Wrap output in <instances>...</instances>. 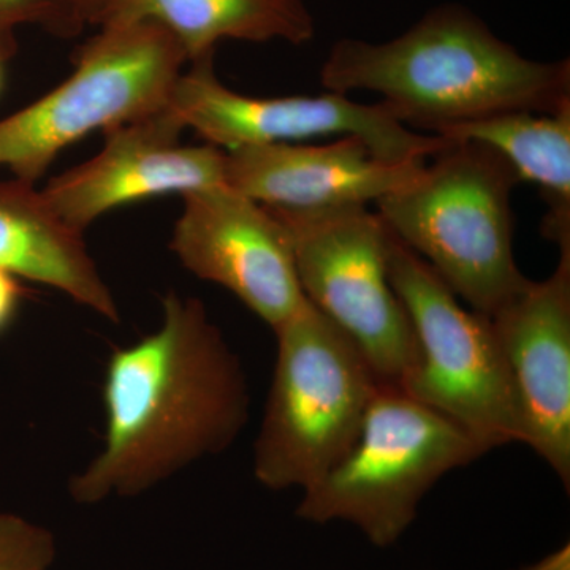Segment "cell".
Segmentation results:
<instances>
[{
    "mask_svg": "<svg viewBox=\"0 0 570 570\" xmlns=\"http://www.w3.org/2000/svg\"><path fill=\"white\" fill-rule=\"evenodd\" d=\"M167 107L186 129L230 151L243 146L358 137L390 163H426L449 140L409 129L381 102L360 104L344 94L250 97L232 91L214 71V55L179 75Z\"/></svg>",
    "mask_w": 570,
    "mask_h": 570,
    "instance_id": "9c48e42d",
    "label": "cell"
},
{
    "mask_svg": "<svg viewBox=\"0 0 570 570\" xmlns=\"http://www.w3.org/2000/svg\"><path fill=\"white\" fill-rule=\"evenodd\" d=\"M417 178L377 202L390 234L485 316L527 285L513 250L512 194L504 157L475 141H450Z\"/></svg>",
    "mask_w": 570,
    "mask_h": 570,
    "instance_id": "3957f363",
    "label": "cell"
},
{
    "mask_svg": "<svg viewBox=\"0 0 570 570\" xmlns=\"http://www.w3.org/2000/svg\"><path fill=\"white\" fill-rule=\"evenodd\" d=\"M184 130L168 107L111 127L104 132L102 151L55 176L41 193L52 212L82 234L119 206L225 186V149L183 145Z\"/></svg>",
    "mask_w": 570,
    "mask_h": 570,
    "instance_id": "8fae6325",
    "label": "cell"
},
{
    "mask_svg": "<svg viewBox=\"0 0 570 570\" xmlns=\"http://www.w3.org/2000/svg\"><path fill=\"white\" fill-rule=\"evenodd\" d=\"M275 335L254 475L269 490L305 491L354 445L382 382L354 341L307 299Z\"/></svg>",
    "mask_w": 570,
    "mask_h": 570,
    "instance_id": "277c9868",
    "label": "cell"
},
{
    "mask_svg": "<svg viewBox=\"0 0 570 570\" xmlns=\"http://www.w3.org/2000/svg\"><path fill=\"white\" fill-rule=\"evenodd\" d=\"M55 560L50 531L13 513H0V570H48Z\"/></svg>",
    "mask_w": 570,
    "mask_h": 570,
    "instance_id": "e0dca14e",
    "label": "cell"
},
{
    "mask_svg": "<svg viewBox=\"0 0 570 570\" xmlns=\"http://www.w3.org/2000/svg\"><path fill=\"white\" fill-rule=\"evenodd\" d=\"M170 249L193 275L227 288L273 332L306 303L294 243L272 209L228 186L183 195Z\"/></svg>",
    "mask_w": 570,
    "mask_h": 570,
    "instance_id": "30bf717a",
    "label": "cell"
},
{
    "mask_svg": "<svg viewBox=\"0 0 570 570\" xmlns=\"http://www.w3.org/2000/svg\"><path fill=\"white\" fill-rule=\"evenodd\" d=\"M14 51H17V47L0 43V88H2L3 67H6V62L9 61L11 56L14 55Z\"/></svg>",
    "mask_w": 570,
    "mask_h": 570,
    "instance_id": "7402d4cb",
    "label": "cell"
},
{
    "mask_svg": "<svg viewBox=\"0 0 570 570\" xmlns=\"http://www.w3.org/2000/svg\"><path fill=\"white\" fill-rule=\"evenodd\" d=\"M225 153V186L285 212L377 204L417 178L425 165L381 159L358 137L325 145L243 146Z\"/></svg>",
    "mask_w": 570,
    "mask_h": 570,
    "instance_id": "4fadbf2b",
    "label": "cell"
},
{
    "mask_svg": "<svg viewBox=\"0 0 570 570\" xmlns=\"http://www.w3.org/2000/svg\"><path fill=\"white\" fill-rule=\"evenodd\" d=\"M387 264L417 343L415 365L400 389L490 450L523 444L519 396L491 318L461 306L433 268L390 232Z\"/></svg>",
    "mask_w": 570,
    "mask_h": 570,
    "instance_id": "52a82bcc",
    "label": "cell"
},
{
    "mask_svg": "<svg viewBox=\"0 0 570 570\" xmlns=\"http://www.w3.org/2000/svg\"><path fill=\"white\" fill-rule=\"evenodd\" d=\"M21 298L22 287L18 277L0 269V333L13 322Z\"/></svg>",
    "mask_w": 570,
    "mask_h": 570,
    "instance_id": "d6986e66",
    "label": "cell"
},
{
    "mask_svg": "<svg viewBox=\"0 0 570 570\" xmlns=\"http://www.w3.org/2000/svg\"><path fill=\"white\" fill-rule=\"evenodd\" d=\"M434 135L480 142L504 157L520 183L540 189L547 205L540 234L558 250L570 249V107L554 112H501Z\"/></svg>",
    "mask_w": 570,
    "mask_h": 570,
    "instance_id": "2e32d148",
    "label": "cell"
},
{
    "mask_svg": "<svg viewBox=\"0 0 570 570\" xmlns=\"http://www.w3.org/2000/svg\"><path fill=\"white\" fill-rule=\"evenodd\" d=\"M26 24L41 26L63 37L81 32L69 0H0V43L17 47L14 31Z\"/></svg>",
    "mask_w": 570,
    "mask_h": 570,
    "instance_id": "ac0fdd59",
    "label": "cell"
},
{
    "mask_svg": "<svg viewBox=\"0 0 570 570\" xmlns=\"http://www.w3.org/2000/svg\"><path fill=\"white\" fill-rule=\"evenodd\" d=\"M322 86L374 92L397 122L430 135L509 111L570 107V62L524 58L463 7L431 10L403 36L343 39L321 70Z\"/></svg>",
    "mask_w": 570,
    "mask_h": 570,
    "instance_id": "7a4b0ae2",
    "label": "cell"
},
{
    "mask_svg": "<svg viewBox=\"0 0 570 570\" xmlns=\"http://www.w3.org/2000/svg\"><path fill=\"white\" fill-rule=\"evenodd\" d=\"M0 269L69 295L107 321L119 322L118 303L82 242L36 184L0 183Z\"/></svg>",
    "mask_w": 570,
    "mask_h": 570,
    "instance_id": "5bb4252c",
    "label": "cell"
},
{
    "mask_svg": "<svg viewBox=\"0 0 570 570\" xmlns=\"http://www.w3.org/2000/svg\"><path fill=\"white\" fill-rule=\"evenodd\" d=\"M515 570H570V546L564 543L560 549L540 558L539 561Z\"/></svg>",
    "mask_w": 570,
    "mask_h": 570,
    "instance_id": "44dd1931",
    "label": "cell"
},
{
    "mask_svg": "<svg viewBox=\"0 0 570 570\" xmlns=\"http://www.w3.org/2000/svg\"><path fill=\"white\" fill-rule=\"evenodd\" d=\"M112 21L163 26L189 62L214 55L224 40H281L299 47L316 36L305 0H116L104 24Z\"/></svg>",
    "mask_w": 570,
    "mask_h": 570,
    "instance_id": "9a60e30c",
    "label": "cell"
},
{
    "mask_svg": "<svg viewBox=\"0 0 570 570\" xmlns=\"http://www.w3.org/2000/svg\"><path fill=\"white\" fill-rule=\"evenodd\" d=\"M489 452L460 423L382 384L354 445L303 491L296 515L317 524L344 521L387 549L417 519L420 502L439 480Z\"/></svg>",
    "mask_w": 570,
    "mask_h": 570,
    "instance_id": "5b68a950",
    "label": "cell"
},
{
    "mask_svg": "<svg viewBox=\"0 0 570 570\" xmlns=\"http://www.w3.org/2000/svg\"><path fill=\"white\" fill-rule=\"evenodd\" d=\"M116 0H69L71 13L78 28L86 26H102L110 17Z\"/></svg>",
    "mask_w": 570,
    "mask_h": 570,
    "instance_id": "ffe728a7",
    "label": "cell"
},
{
    "mask_svg": "<svg viewBox=\"0 0 570 570\" xmlns=\"http://www.w3.org/2000/svg\"><path fill=\"white\" fill-rule=\"evenodd\" d=\"M523 417V444L570 487V249L493 316Z\"/></svg>",
    "mask_w": 570,
    "mask_h": 570,
    "instance_id": "7c38bea8",
    "label": "cell"
},
{
    "mask_svg": "<svg viewBox=\"0 0 570 570\" xmlns=\"http://www.w3.org/2000/svg\"><path fill=\"white\" fill-rule=\"evenodd\" d=\"M269 209L292 236L307 302L354 341L382 384L400 387L415 365L417 343L390 283L389 230L381 217L367 206Z\"/></svg>",
    "mask_w": 570,
    "mask_h": 570,
    "instance_id": "ba28073f",
    "label": "cell"
},
{
    "mask_svg": "<svg viewBox=\"0 0 570 570\" xmlns=\"http://www.w3.org/2000/svg\"><path fill=\"white\" fill-rule=\"evenodd\" d=\"M186 62L179 41L156 22L100 26L66 81L0 121V167L36 184L67 146L167 107Z\"/></svg>",
    "mask_w": 570,
    "mask_h": 570,
    "instance_id": "8992f818",
    "label": "cell"
},
{
    "mask_svg": "<svg viewBox=\"0 0 570 570\" xmlns=\"http://www.w3.org/2000/svg\"><path fill=\"white\" fill-rule=\"evenodd\" d=\"M99 455L70 482L80 504L132 498L230 448L249 420V389L200 299L168 294L163 324L116 348L104 377Z\"/></svg>",
    "mask_w": 570,
    "mask_h": 570,
    "instance_id": "6da1fadb",
    "label": "cell"
}]
</instances>
